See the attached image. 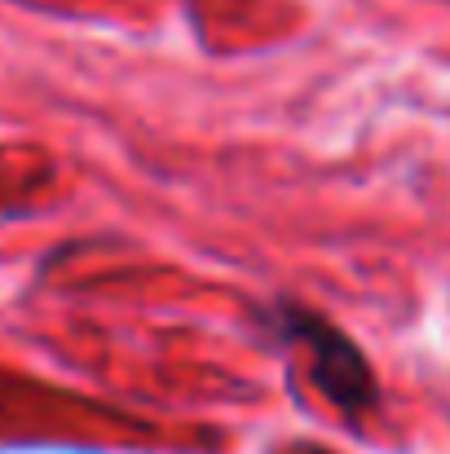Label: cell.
Masks as SVG:
<instances>
[{
  "instance_id": "cell-1",
  "label": "cell",
  "mask_w": 450,
  "mask_h": 454,
  "mask_svg": "<svg viewBox=\"0 0 450 454\" xmlns=\"http://www.w3.org/2000/svg\"><path fill=\"white\" fill-rule=\"evenodd\" d=\"M270 326L279 331L283 344H296L300 353L309 357V380L318 384V393L336 411H344L349 424H358L380 402V388L371 380L367 357L358 353V344L340 326H331L327 317H318L304 304H288V301L270 309Z\"/></svg>"
}]
</instances>
